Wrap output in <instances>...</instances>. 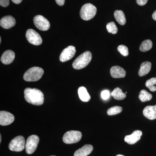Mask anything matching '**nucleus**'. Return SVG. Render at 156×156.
Wrapping results in <instances>:
<instances>
[{"label": "nucleus", "mask_w": 156, "mask_h": 156, "mask_svg": "<svg viewBox=\"0 0 156 156\" xmlns=\"http://www.w3.org/2000/svg\"><path fill=\"white\" fill-rule=\"evenodd\" d=\"M24 94L26 101L31 104L41 105L44 103V94L39 89L27 88L24 90Z\"/></svg>", "instance_id": "f257e3e1"}, {"label": "nucleus", "mask_w": 156, "mask_h": 156, "mask_svg": "<svg viewBox=\"0 0 156 156\" xmlns=\"http://www.w3.org/2000/svg\"><path fill=\"white\" fill-rule=\"evenodd\" d=\"M92 58V53L86 51L78 56L73 63V67L76 69H81L86 67L90 63Z\"/></svg>", "instance_id": "f03ea898"}, {"label": "nucleus", "mask_w": 156, "mask_h": 156, "mask_svg": "<svg viewBox=\"0 0 156 156\" xmlns=\"http://www.w3.org/2000/svg\"><path fill=\"white\" fill-rule=\"evenodd\" d=\"M44 73L41 68L34 66L27 70L24 74L23 80L27 82H35L41 79Z\"/></svg>", "instance_id": "7ed1b4c3"}, {"label": "nucleus", "mask_w": 156, "mask_h": 156, "mask_svg": "<svg viewBox=\"0 0 156 156\" xmlns=\"http://www.w3.org/2000/svg\"><path fill=\"white\" fill-rule=\"evenodd\" d=\"M97 12V9L90 3L85 4L81 8L80 16L82 19L89 20L95 17Z\"/></svg>", "instance_id": "20e7f679"}, {"label": "nucleus", "mask_w": 156, "mask_h": 156, "mask_svg": "<svg viewBox=\"0 0 156 156\" xmlns=\"http://www.w3.org/2000/svg\"><path fill=\"white\" fill-rule=\"evenodd\" d=\"M82 137V134L80 131H70L64 134L62 140L66 144H72L80 141Z\"/></svg>", "instance_id": "39448f33"}, {"label": "nucleus", "mask_w": 156, "mask_h": 156, "mask_svg": "<svg viewBox=\"0 0 156 156\" xmlns=\"http://www.w3.org/2000/svg\"><path fill=\"white\" fill-rule=\"evenodd\" d=\"M25 140L22 136L14 137L9 144V149L13 151L20 152L23 151L25 147Z\"/></svg>", "instance_id": "423d86ee"}, {"label": "nucleus", "mask_w": 156, "mask_h": 156, "mask_svg": "<svg viewBox=\"0 0 156 156\" xmlns=\"http://www.w3.org/2000/svg\"><path fill=\"white\" fill-rule=\"evenodd\" d=\"M39 136L36 135H32L29 136L25 145L26 152L29 154L34 153L37 149L39 142Z\"/></svg>", "instance_id": "0eeeda50"}, {"label": "nucleus", "mask_w": 156, "mask_h": 156, "mask_svg": "<svg viewBox=\"0 0 156 156\" xmlns=\"http://www.w3.org/2000/svg\"><path fill=\"white\" fill-rule=\"evenodd\" d=\"M26 37L29 43L32 44L39 46L41 44L42 39L40 35L34 30H27L26 33Z\"/></svg>", "instance_id": "6e6552de"}, {"label": "nucleus", "mask_w": 156, "mask_h": 156, "mask_svg": "<svg viewBox=\"0 0 156 156\" xmlns=\"http://www.w3.org/2000/svg\"><path fill=\"white\" fill-rule=\"evenodd\" d=\"M34 24L40 30L47 31L50 28V24L48 20L42 15H37L34 18Z\"/></svg>", "instance_id": "1a4fd4ad"}, {"label": "nucleus", "mask_w": 156, "mask_h": 156, "mask_svg": "<svg viewBox=\"0 0 156 156\" xmlns=\"http://www.w3.org/2000/svg\"><path fill=\"white\" fill-rule=\"evenodd\" d=\"M76 52V48L74 46H69L62 52L59 56V60L62 62L68 61L74 57Z\"/></svg>", "instance_id": "9d476101"}, {"label": "nucleus", "mask_w": 156, "mask_h": 156, "mask_svg": "<svg viewBox=\"0 0 156 156\" xmlns=\"http://www.w3.org/2000/svg\"><path fill=\"white\" fill-rule=\"evenodd\" d=\"M15 118L14 115L9 112L2 111L0 112V125L6 126L14 122Z\"/></svg>", "instance_id": "9b49d317"}, {"label": "nucleus", "mask_w": 156, "mask_h": 156, "mask_svg": "<svg viewBox=\"0 0 156 156\" xmlns=\"http://www.w3.org/2000/svg\"><path fill=\"white\" fill-rule=\"evenodd\" d=\"M16 24V20L14 17L8 15L3 17L0 20V25L2 28L9 29Z\"/></svg>", "instance_id": "f8f14e48"}, {"label": "nucleus", "mask_w": 156, "mask_h": 156, "mask_svg": "<svg viewBox=\"0 0 156 156\" xmlns=\"http://www.w3.org/2000/svg\"><path fill=\"white\" fill-rule=\"evenodd\" d=\"M142 132L140 130L134 131L131 135H127L125 136V142L129 144H133L137 142L140 139Z\"/></svg>", "instance_id": "ddd939ff"}, {"label": "nucleus", "mask_w": 156, "mask_h": 156, "mask_svg": "<svg viewBox=\"0 0 156 156\" xmlns=\"http://www.w3.org/2000/svg\"><path fill=\"white\" fill-rule=\"evenodd\" d=\"M15 53L11 50L5 51L1 58V61L3 64L9 65L11 64L14 61L15 58Z\"/></svg>", "instance_id": "4468645a"}, {"label": "nucleus", "mask_w": 156, "mask_h": 156, "mask_svg": "<svg viewBox=\"0 0 156 156\" xmlns=\"http://www.w3.org/2000/svg\"><path fill=\"white\" fill-rule=\"evenodd\" d=\"M111 75L114 78H122L126 76V72L119 66H113L110 69Z\"/></svg>", "instance_id": "2eb2a0df"}, {"label": "nucleus", "mask_w": 156, "mask_h": 156, "mask_svg": "<svg viewBox=\"0 0 156 156\" xmlns=\"http://www.w3.org/2000/svg\"><path fill=\"white\" fill-rule=\"evenodd\" d=\"M93 147L90 144H86L78 149L74 154V156H87L91 153Z\"/></svg>", "instance_id": "dca6fc26"}, {"label": "nucleus", "mask_w": 156, "mask_h": 156, "mask_svg": "<svg viewBox=\"0 0 156 156\" xmlns=\"http://www.w3.org/2000/svg\"><path fill=\"white\" fill-rule=\"evenodd\" d=\"M143 113L144 115L149 119H156V105L146 107Z\"/></svg>", "instance_id": "f3484780"}, {"label": "nucleus", "mask_w": 156, "mask_h": 156, "mask_svg": "<svg viewBox=\"0 0 156 156\" xmlns=\"http://www.w3.org/2000/svg\"><path fill=\"white\" fill-rule=\"evenodd\" d=\"M151 63L150 62H144L140 65V68L138 71V75L140 76L146 75L151 71Z\"/></svg>", "instance_id": "a211bd4d"}, {"label": "nucleus", "mask_w": 156, "mask_h": 156, "mask_svg": "<svg viewBox=\"0 0 156 156\" xmlns=\"http://www.w3.org/2000/svg\"><path fill=\"white\" fill-rule=\"evenodd\" d=\"M78 93L80 99L84 102H88L91 99V97L85 87H80L78 89Z\"/></svg>", "instance_id": "6ab92c4d"}, {"label": "nucleus", "mask_w": 156, "mask_h": 156, "mask_svg": "<svg viewBox=\"0 0 156 156\" xmlns=\"http://www.w3.org/2000/svg\"><path fill=\"white\" fill-rule=\"evenodd\" d=\"M114 17L115 19L119 24L121 25H124L126 24V16L124 12L121 10H116L115 11Z\"/></svg>", "instance_id": "aec40b11"}, {"label": "nucleus", "mask_w": 156, "mask_h": 156, "mask_svg": "<svg viewBox=\"0 0 156 156\" xmlns=\"http://www.w3.org/2000/svg\"><path fill=\"white\" fill-rule=\"evenodd\" d=\"M111 95L115 99L117 100H122L126 97V93L122 92V89L119 88H116L112 92Z\"/></svg>", "instance_id": "412c9836"}, {"label": "nucleus", "mask_w": 156, "mask_h": 156, "mask_svg": "<svg viewBox=\"0 0 156 156\" xmlns=\"http://www.w3.org/2000/svg\"><path fill=\"white\" fill-rule=\"evenodd\" d=\"M152 42L150 40H145L142 42L140 47V50L141 52H146L152 48Z\"/></svg>", "instance_id": "4be33fe9"}, {"label": "nucleus", "mask_w": 156, "mask_h": 156, "mask_svg": "<svg viewBox=\"0 0 156 156\" xmlns=\"http://www.w3.org/2000/svg\"><path fill=\"white\" fill-rule=\"evenodd\" d=\"M152 98V95L145 90H142L139 93V98L142 102L148 101Z\"/></svg>", "instance_id": "5701e85b"}, {"label": "nucleus", "mask_w": 156, "mask_h": 156, "mask_svg": "<svg viewBox=\"0 0 156 156\" xmlns=\"http://www.w3.org/2000/svg\"><path fill=\"white\" fill-rule=\"evenodd\" d=\"M154 85H156V77L151 78L146 82V86L152 92L156 91V87Z\"/></svg>", "instance_id": "b1692460"}, {"label": "nucleus", "mask_w": 156, "mask_h": 156, "mask_svg": "<svg viewBox=\"0 0 156 156\" xmlns=\"http://www.w3.org/2000/svg\"><path fill=\"white\" fill-rule=\"evenodd\" d=\"M122 111V107L115 106L109 108L107 112V113L108 115H113L119 114Z\"/></svg>", "instance_id": "393cba45"}, {"label": "nucleus", "mask_w": 156, "mask_h": 156, "mask_svg": "<svg viewBox=\"0 0 156 156\" xmlns=\"http://www.w3.org/2000/svg\"><path fill=\"white\" fill-rule=\"evenodd\" d=\"M106 28L108 31L110 33L115 34L118 32V28L114 22L108 23L106 25Z\"/></svg>", "instance_id": "a878e982"}, {"label": "nucleus", "mask_w": 156, "mask_h": 156, "mask_svg": "<svg viewBox=\"0 0 156 156\" xmlns=\"http://www.w3.org/2000/svg\"><path fill=\"white\" fill-rule=\"evenodd\" d=\"M118 50L122 55L125 56H128L129 54L128 48L124 45L119 46L118 47Z\"/></svg>", "instance_id": "bb28decb"}, {"label": "nucleus", "mask_w": 156, "mask_h": 156, "mask_svg": "<svg viewBox=\"0 0 156 156\" xmlns=\"http://www.w3.org/2000/svg\"><path fill=\"white\" fill-rule=\"evenodd\" d=\"M111 95V94H110L108 90H104L101 93V98L104 100H108L110 97Z\"/></svg>", "instance_id": "cd10ccee"}, {"label": "nucleus", "mask_w": 156, "mask_h": 156, "mask_svg": "<svg viewBox=\"0 0 156 156\" xmlns=\"http://www.w3.org/2000/svg\"><path fill=\"white\" fill-rule=\"evenodd\" d=\"M0 5L2 7H8L9 5V0H0Z\"/></svg>", "instance_id": "c85d7f7f"}, {"label": "nucleus", "mask_w": 156, "mask_h": 156, "mask_svg": "<svg viewBox=\"0 0 156 156\" xmlns=\"http://www.w3.org/2000/svg\"><path fill=\"white\" fill-rule=\"evenodd\" d=\"M148 0H136V2L139 5L144 6L147 4Z\"/></svg>", "instance_id": "c756f323"}, {"label": "nucleus", "mask_w": 156, "mask_h": 156, "mask_svg": "<svg viewBox=\"0 0 156 156\" xmlns=\"http://www.w3.org/2000/svg\"><path fill=\"white\" fill-rule=\"evenodd\" d=\"M57 5L59 6H63L64 5L65 0H55Z\"/></svg>", "instance_id": "7c9ffc66"}, {"label": "nucleus", "mask_w": 156, "mask_h": 156, "mask_svg": "<svg viewBox=\"0 0 156 156\" xmlns=\"http://www.w3.org/2000/svg\"><path fill=\"white\" fill-rule=\"evenodd\" d=\"M11 1L15 4H19L22 2L23 0H11Z\"/></svg>", "instance_id": "2f4dec72"}, {"label": "nucleus", "mask_w": 156, "mask_h": 156, "mask_svg": "<svg viewBox=\"0 0 156 156\" xmlns=\"http://www.w3.org/2000/svg\"><path fill=\"white\" fill-rule=\"evenodd\" d=\"M152 17L154 20H156V11H155L154 12L153 14Z\"/></svg>", "instance_id": "473e14b6"}, {"label": "nucleus", "mask_w": 156, "mask_h": 156, "mask_svg": "<svg viewBox=\"0 0 156 156\" xmlns=\"http://www.w3.org/2000/svg\"><path fill=\"white\" fill-rule=\"evenodd\" d=\"M2 142V135L0 134V142Z\"/></svg>", "instance_id": "72a5a7b5"}, {"label": "nucleus", "mask_w": 156, "mask_h": 156, "mask_svg": "<svg viewBox=\"0 0 156 156\" xmlns=\"http://www.w3.org/2000/svg\"><path fill=\"white\" fill-rule=\"evenodd\" d=\"M116 156H125L123 155H122V154H118V155H116Z\"/></svg>", "instance_id": "f704fd0d"}, {"label": "nucleus", "mask_w": 156, "mask_h": 156, "mask_svg": "<svg viewBox=\"0 0 156 156\" xmlns=\"http://www.w3.org/2000/svg\"><path fill=\"white\" fill-rule=\"evenodd\" d=\"M1 42H2V38H1V37H0V43H1Z\"/></svg>", "instance_id": "c9c22d12"}, {"label": "nucleus", "mask_w": 156, "mask_h": 156, "mask_svg": "<svg viewBox=\"0 0 156 156\" xmlns=\"http://www.w3.org/2000/svg\"><path fill=\"white\" fill-rule=\"evenodd\" d=\"M127 93V92H126V93H126H126Z\"/></svg>", "instance_id": "e433bc0d"}, {"label": "nucleus", "mask_w": 156, "mask_h": 156, "mask_svg": "<svg viewBox=\"0 0 156 156\" xmlns=\"http://www.w3.org/2000/svg\"></svg>", "instance_id": "4c0bfd02"}]
</instances>
